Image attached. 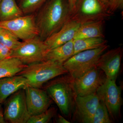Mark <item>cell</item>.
Masks as SVG:
<instances>
[{"label":"cell","instance_id":"6da1fadb","mask_svg":"<svg viewBox=\"0 0 123 123\" xmlns=\"http://www.w3.org/2000/svg\"><path fill=\"white\" fill-rule=\"evenodd\" d=\"M37 11L39 36L44 41L61 29L72 14L68 0H48Z\"/></svg>","mask_w":123,"mask_h":123},{"label":"cell","instance_id":"7a4b0ae2","mask_svg":"<svg viewBox=\"0 0 123 123\" xmlns=\"http://www.w3.org/2000/svg\"><path fill=\"white\" fill-rule=\"evenodd\" d=\"M68 74L63 65L50 61L27 65L16 75L27 79V86L40 88L48 81L60 75Z\"/></svg>","mask_w":123,"mask_h":123},{"label":"cell","instance_id":"3957f363","mask_svg":"<svg viewBox=\"0 0 123 123\" xmlns=\"http://www.w3.org/2000/svg\"><path fill=\"white\" fill-rule=\"evenodd\" d=\"M70 75L56 79L46 87V92L59 108L62 113L68 116L75 105L77 95Z\"/></svg>","mask_w":123,"mask_h":123},{"label":"cell","instance_id":"277c9868","mask_svg":"<svg viewBox=\"0 0 123 123\" xmlns=\"http://www.w3.org/2000/svg\"><path fill=\"white\" fill-rule=\"evenodd\" d=\"M109 47L107 44L99 48L77 53L65 62L63 66L72 78H78L97 66L99 57Z\"/></svg>","mask_w":123,"mask_h":123},{"label":"cell","instance_id":"5b68a950","mask_svg":"<svg viewBox=\"0 0 123 123\" xmlns=\"http://www.w3.org/2000/svg\"><path fill=\"white\" fill-rule=\"evenodd\" d=\"M112 15L100 0H79L70 19L82 24L105 21Z\"/></svg>","mask_w":123,"mask_h":123},{"label":"cell","instance_id":"8992f818","mask_svg":"<svg viewBox=\"0 0 123 123\" xmlns=\"http://www.w3.org/2000/svg\"><path fill=\"white\" fill-rule=\"evenodd\" d=\"M49 50L44 40L39 36L21 42L12 50L10 57H15L26 65L44 61Z\"/></svg>","mask_w":123,"mask_h":123},{"label":"cell","instance_id":"52a82bcc","mask_svg":"<svg viewBox=\"0 0 123 123\" xmlns=\"http://www.w3.org/2000/svg\"><path fill=\"white\" fill-rule=\"evenodd\" d=\"M0 27L7 29L23 41L39 36L35 15H23L9 21H0Z\"/></svg>","mask_w":123,"mask_h":123},{"label":"cell","instance_id":"ba28073f","mask_svg":"<svg viewBox=\"0 0 123 123\" xmlns=\"http://www.w3.org/2000/svg\"><path fill=\"white\" fill-rule=\"evenodd\" d=\"M116 81L106 78L96 92L113 119L118 117L122 104L121 89L117 85Z\"/></svg>","mask_w":123,"mask_h":123},{"label":"cell","instance_id":"9c48e42d","mask_svg":"<svg viewBox=\"0 0 123 123\" xmlns=\"http://www.w3.org/2000/svg\"><path fill=\"white\" fill-rule=\"evenodd\" d=\"M5 120L11 123H27L30 117L27 107L24 89L15 92L7 101L4 114Z\"/></svg>","mask_w":123,"mask_h":123},{"label":"cell","instance_id":"30bf717a","mask_svg":"<svg viewBox=\"0 0 123 123\" xmlns=\"http://www.w3.org/2000/svg\"><path fill=\"white\" fill-rule=\"evenodd\" d=\"M103 72L96 66L80 77L74 79L77 96H86L95 93L106 79Z\"/></svg>","mask_w":123,"mask_h":123},{"label":"cell","instance_id":"8fae6325","mask_svg":"<svg viewBox=\"0 0 123 123\" xmlns=\"http://www.w3.org/2000/svg\"><path fill=\"white\" fill-rule=\"evenodd\" d=\"M123 51L121 47H118L106 51L99 57L97 66L103 71L106 78L116 81L118 75Z\"/></svg>","mask_w":123,"mask_h":123},{"label":"cell","instance_id":"7c38bea8","mask_svg":"<svg viewBox=\"0 0 123 123\" xmlns=\"http://www.w3.org/2000/svg\"><path fill=\"white\" fill-rule=\"evenodd\" d=\"M24 89L27 107L31 116L39 114L48 109L51 101L46 91L27 85Z\"/></svg>","mask_w":123,"mask_h":123},{"label":"cell","instance_id":"4fadbf2b","mask_svg":"<svg viewBox=\"0 0 123 123\" xmlns=\"http://www.w3.org/2000/svg\"><path fill=\"white\" fill-rule=\"evenodd\" d=\"M80 24L71 19L62 27L44 40L50 50L74 39Z\"/></svg>","mask_w":123,"mask_h":123},{"label":"cell","instance_id":"5bb4252c","mask_svg":"<svg viewBox=\"0 0 123 123\" xmlns=\"http://www.w3.org/2000/svg\"><path fill=\"white\" fill-rule=\"evenodd\" d=\"M99 101L96 92L86 96H76L75 102L76 112L81 122L88 123L94 114Z\"/></svg>","mask_w":123,"mask_h":123},{"label":"cell","instance_id":"9a60e30c","mask_svg":"<svg viewBox=\"0 0 123 123\" xmlns=\"http://www.w3.org/2000/svg\"><path fill=\"white\" fill-rule=\"evenodd\" d=\"M27 85V79L20 75L0 79V104L4 103L9 96Z\"/></svg>","mask_w":123,"mask_h":123},{"label":"cell","instance_id":"2e32d148","mask_svg":"<svg viewBox=\"0 0 123 123\" xmlns=\"http://www.w3.org/2000/svg\"><path fill=\"white\" fill-rule=\"evenodd\" d=\"M74 39L59 47L49 50L45 61H50L63 65L74 54Z\"/></svg>","mask_w":123,"mask_h":123},{"label":"cell","instance_id":"e0dca14e","mask_svg":"<svg viewBox=\"0 0 123 123\" xmlns=\"http://www.w3.org/2000/svg\"><path fill=\"white\" fill-rule=\"evenodd\" d=\"M105 21L80 24L74 39L89 38H105L103 26Z\"/></svg>","mask_w":123,"mask_h":123},{"label":"cell","instance_id":"ac0fdd59","mask_svg":"<svg viewBox=\"0 0 123 123\" xmlns=\"http://www.w3.org/2000/svg\"><path fill=\"white\" fill-rule=\"evenodd\" d=\"M27 65L15 57H8L0 61V79L17 75Z\"/></svg>","mask_w":123,"mask_h":123},{"label":"cell","instance_id":"d6986e66","mask_svg":"<svg viewBox=\"0 0 123 123\" xmlns=\"http://www.w3.org/2000/svg\"><path fill=\"white\" fill-rule=\"evenodd\" d=\"M16 0H1L0 21L13 20L24 15Z\"/></svg>","mask_w":123,"mask_h":123},{"label":"cell","instance_id":"ffe728a7","mask_svg":"<svg viewBox=\"0 0 123 123\" xmlns=\"http://www.w3.org/2000/svg\"><path fill=\"white\" fill-rule=\"evenodd\" d=\"M107 40L103 38H85L74 39L73 55L83 51L99 48L107 44Z\"/></svg>","mask_w":123,"mask_h":123},{"label":"cell","instance_id":"44dd1931","mask_svg":"<svg viewBox=\"0 0 123 123\" xmlns=\"http://www.w3.org/2000/svg\"><path fill=\"white\" fill-rule=\"evenodd\" d=\"M24 14L34 13L37 11L48 0H16Z\"/></svg>","mask_w":123,"mask_h":123},{"label":"cell","instance_id":"7402d4cb","mask_svg":"<svg viewBox=\"0 0 123 123\" xmlns=\"http://www.w3.org/2000/svg\"><path fill=\"white\" fill-rule=\"evenodd\" d=\"M111 120L105 105L102 102L99 101L94 114L88 121V123H111Z\"/></svg>","mask_w":123,"mask_h":123},{"label":"cell","instance_id":"603a6c76","mask_svg":"<svg viewBox=\"0 0 123 123\" xmlns=\"http://www.w3.org/2000/svg\"><path fill=\"white\" fill-rule=\"evenodd\" d=\"M19 40L9 31L1 27L0 43L4 46L11 50H13L21 43Z\"/></svg>","mask_w":123,"mask_h":123},{"label":"cell","instance_id":"cb8c5ba5","mask_svg":"<svg viewBox=\"0 0 123 123\" xmlns=\"http://www.w3.org/2000/svg\"><path fill=\"white\" fill-rule=\"evenodd\" d=\"M55 112V109L54 108H49L39 114L31 116L27 123H48L54 117Z\"/></svg>","mask_w":123,"mask_h":123},{"label":"cell","instance_id":"d4e9b609","mask_svg":"<svg viewBox=\"0 0 123 123\" xmlns=\"http://www.w3.org/2000/svg\"><path fill=\"white\" fill-rule=\"evenodd\" d=\"M107 7L108 11L113 15L118 10L123 9V0H110Z\"/></svg>","mask_w":123,"mask_h":123},{"label":"cell","instance_id":"484cf974","mask_svg":"<svg viewBox=\"0 0 123 123\" xmlns=\"http://www.w3.org/2000/svg\"><path fill=\"white\" fill-rule=\"evenodd\" d=\"M12 50L0 43V61L10 57Z\"/></svg>","mask_w":123,"mask_h":123},{"label":"cell","instance_id":"4316f807","mask_svg":"<svg viewBox=\"0 0 123 123\" xmlns=\"http://www.w3.org/2000/svg\"><path fill=\"white\" fill-rule=\"evenodd\" d=\"M79 1V0H68L69 8L72 14L75 11Z\"/></svg>","mask_w":123,"mask_h":123},{"label":"cell","instance_id":"83f0119b","mask_svg":"<svg viewBox=\"0 0 123 123\" xmlns=\"http://www.w3.org/2000/svg\"><path fill=\"white\" fill-rule=\"evenodd\" d=\"M57 123H70L69 121H68L66 119H65L63 117L60 115H59L57 116Z\"/></svg>","mask_w":123,"mask_h":123},{"label":"cell","instance_id":"f1b7e54d","mask_svg":"<svg viewBox=\"0 0 123 123\" xmlns=\"http://www.w3.org/2000/svg\"><path fill=\"white\" fill-rule=\"evenodd\" d=\"M5 120L4 117V114L1 110L0 111V123H5Z\"/></svg>","mask_w":123,"mask_h":123},{"label":"cell","instance_id":"f546056e","mask_svg":"<svg viewBox=\"0 0 123 123\" xmlns=\"http://www.w3.org/2000/svg\"><path fill=\"white\" fill-rule=\"evenodd\" d=\"M100 0L107 7V5L108 4L110 0Z\"/></svg>","mask_w":123,"mask_h":123},{"label":"cell","instance_id":"4dcf8cb0","mask_svg":"<svg viewBox=\"0 0 123 123\" xmlns=\"http://www.w3.org/2000/svg\"><path fill=\"white\" fill-rule=\"evenodd\" d=\"M1 110V106H0V111Z\"/></svg>","mask_w":123,"mask_h":123},{"label":"cell","instance_id":"1f68e13d","mask_svg":"<svg viewBox=\"0 0 123 123\" xmlns=\"http://www.w3.org/2000/svg\"><path fill=\"white\" fill-rule=\"evenodd\" d=\"M1 1V0H0V2Z\"/></svg>","mask_w":123,"mask_h":123},{"label":"cell","instance_id":"d6a6232c","mask_svg":"<svg viewBox=\"0 0 123 123\" xmlns=\"http://www.w3.org/2000/svg\"><path fill=\"white\" fill-rule=\"evenodd\" d=\"M1 28V27H0V29Z\"/></svg>","mask_w":123,"mask_h":123}]
</instances>
